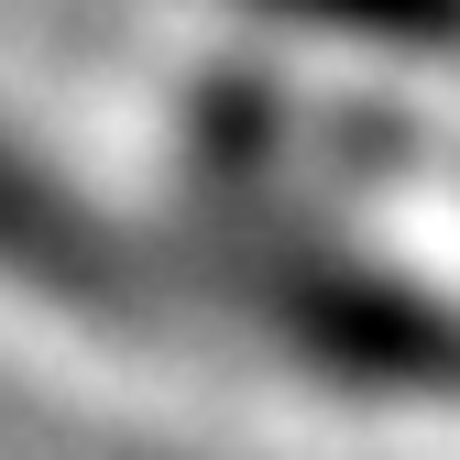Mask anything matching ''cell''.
Masks as SVG:
<instances>
[{
    "label": "cell",
    "instance_id": "obj_1",
    "mask_svg": "<svg viewBox=\"0 0 460 460\" xmlns=\"http://www.w3.org/2000/svg\"><path fill=\"white\" fill-rule=\"evenodd\" d=\"M187 307H219L263 351H285L307 384L384 394V406H460V307L340 242L219 230L176 263V318Z\"/></svg>",
    "mask_w": 460,
    "mask_h": 460
},
{
    "label": "cell",
    "instance_id": "obj_2",
    "mask_svg": "<svg viewBox=\"0 0 460 460\" xmlns=\"http://www.w3.org/2000/svg\"><path fill=\"white\" fill-rule=\"evenodd\" d=\"M0 274L55 296L66 318H99V329H164L176 318V252L132 242L121 219H99L77 187H55L12 143H0Z\"/></svg>",
    "mask_w": 460,
    "mask_h": 460
},
{
    "label": "cell",
    "instance_id": "obj_3",
    "mask_svg": "<svg viewBox=\"0 0 460 460\" xmlns=\"http://www.w3.org/2000/svg\"><path fill=\"white\" fill-rule=\"evenodd\" d=\"M242 12H274L296 33H351V44H417V55L460 44V0H242Z\"/></svg>",
    "mask_w": 460,
    "mask_h": 460
}]
</instances>
